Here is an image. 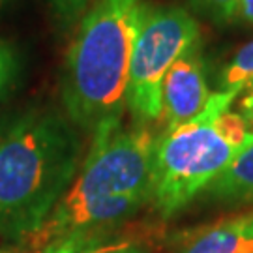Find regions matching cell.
I'll list each match as a JSON object with an SVG mask.
<instances>
[{
  "instance_id": "obj_12",
  "label": "cell",
  "mask_w": 253,
  "mask_h": 253,
  "mask_svg": "<svg viewBox=\"0 0 253 253\" xmlns=\"http://www.w3.org/2000/svg\"><path fill=\"white\" fill-rule=\"evenodd\" d=\"M21 72V60L15 51L6 40H0V101L15 86Z\"/></svg>"
},
{
  "instance_id": "obj_2",
  "label": "cell",
  "mask_w": 253,
  "mask_h": 253,
  "mask_svg": "<svg viewBox=\"0 0 253 253\" xmlns=\"http://www.w3.org/2000/svg\"><path fill=\"white\" fill-rule=\"evenodd\" d=\"M145 0H92L66 53L60 77L64 113L77 129L120 122Z\"/></svg>"
},
{
  "instance_id": "obj_6",
  "label": "cell",
  "mask_w": 253,
  "mask_h": 253,
  "mask_svg": "<svg viewBox=\"0 0 253 253\" xmlns=\"http://www.w3.org/2000/svg\"><path fill=\"white\" fill-rule=\"evenodd\" d=\"M146 203H150L148 195H111L77 201L60 199L43 225L27 242L30 248L38 250L79 229L118 225L120 221L139 212Z\"/></svg>"
},
{
  "instance_id": "obj_4",
  "label": "cell",
  "mask_w": 253,
  "mask_h": 253,
  "mask_svg": "<svg viewBox=\"0 0 253 253\" xmlns=\"http://www.w3.org/2000/svg\"><path fill=\"white\" fill-rule=\"evenodd\" d=\"M199 25L186 9L146 8L127 75L126 107L137 126L160 118L163 79L182 53L199 43Z\"/></svg>"
},
{
  "instance_id": "obj_13",
  "label": "cell",
  "mask_w": 253,
  "mask_h": 253,
  "mask_svg": "<svg viewBox=\"0 0 253 253\" xmlns=\"http://www.w3.org/2000/svg\"><path fill=\"white\" fill-rule=\"evenodd\" d=\"M54 15L64 28H72L83 19L92 0H49Z\"/></svg>"
},
{
  "instance_id": "obj_18",
  "label": "cell",
  "mask_w": 253,
  "mask_h": 253,
  "mask_svg": "<svg viewBox=\"0 0 253 253\" xmlns=\"http://www.w3.org/2000/svg\"><path fill=\"white\" fill-rule=\"evenodd\" d=\"M2 2H6V0H0V4H2Z\"/></svg>"
},
{
  "instance_id": "obj_7",
  "label": "cell",
  "mask_w": 253,
  "mask_h": 253,
  "mask_svg": "<svg viewBox=\"0 0 253 253\" xmlns=\"http://www.w3.org/2000/svg\"><path fill=\"white\" fill-rule=\"evenodd\" d=\"M208 98L205 60L201 56V45L195 43L176 58L163 79L160 120L165 131L182 126L199 115Z\"/></svg>"
},
{
  "instance_id": "obj_14",
  "label": "cell",
  "mask_w": 253,
  "mask_h": 253,
  "mask_svg": "<svg viewBox=\"0 0 253 253\" xmlns=\"http://www.w3.org/2000/svg\"><path fill=\"white\" fill-rule=\"evenodd\" d=\"M191 6L199 13L207 15L216 23H227L235 19L236 2L238 0H190Z\"/></svg>"
},
{
  "instance_id": "obj_5",
  "label": "cell",
  "mask_w": 253,
  "mask_h": 253,
  "mask_svg": "<svg viewBox=\"0 0 253 253\" xmlns=\"http://www.w3.org/2000/svg\"><path fill=\"white\" fill-rule=\"evenodd\" d=\"M156 137L146 126L124 129L109 122L94 131V141L81 171L62 199L111 195H148Z\"/></svg>"
},
{
  "instance_id": "obj_17",
  "label": "cell",
  "mask_w": 253,
  "mask_h": 253,
  "mask_svg": "<svg viewBox=\"0 0 253 253\" xmlns=\"http://www.w3.org/2000/svg\"><path fill=\"white\" fill-rule=\"evenodd\" d=\"M8 120V118H6ZM6 120H0V131H2V127H4V124H6Z\"/></svg>"
},
{
  "instance_id": "obj_1",
  "label": "cell",
  "mask_w": 253,
  "mask_h": 253,
  "mask_svg": "<svg viewBox=\"0 0 253 253\" xmlns=\"http://www.w3.org/2000/svg\"><path fill=\"white\" fill-rule=\"evenodd\" d=\"M83 143L58 111L32 107L0 131V236L27 242L77 176Z\"/></svg>"
},
{
  "instance_id": "obj_8",
  "label": "cell",
  "mask_w": 253,
  "mask_h": 253,
  "mask_svg": "<svg viewBox=\"0 0 253 253\" xmlns=\"http://www.w3.org/2000/svg\"><path fill=\"white\" fill-rule=\"evenodd\" d=\"M178 253H253V214L208 227L182 246Z\"/></svg>"
},
{
  "instance_id": "obj_11",
  "label": "cell",
  "mask_w": 253,
  "mask_h": 253,
  "mask_svg": "<svg viewBox=\"0 0 253 253\" xmlns=\"http://www.w3.org/2000/svg\"><path fill=\"white\" fill-rule=\"evenodd\" d=\"M214 127L219 135L225 139L229 145L236 146L240 150H244L246 146H250L253 143V137L250 135L246 122L240 113H233L231 109L223 111L214 122Z\"/></svg>"
},
{
  "instance_id": "obj_3",
  "label": "cell",
  "mask_w": 253,
  "mask_h": 253,
  "mask_svg": "<svg viewBox=\"0 0 253 253\" xmlns=\"http://www.w3.org/2000/svg\"><path fill=\"white\" fill-rule=\"evenodd\" d=\"M240 86L210 94L199 115L156 139L150 178V203L162 217H171L193 201L242 152L214 127L231 107Z\"/></svg>"
},
{
  "instance_id": "obj_16",
  "label": "cell",
  "mask_w": 253,
  "mask_h": 253,
  "mask_svg": "<svg viewBox=\"0 0 253 253\" xmlns=\"http://www.w3.org/2000/svg\"><path fill=\"white\" fill-rule=\"evenodd\" d=\"M235 17L253 25V0H238L236 2Z\"/></svg>"
},
{
  "instance_id": "obj_9",
  "label": "cell",
  "mask_w": 253,
  "mask_h": 253,
  "mask_svg": "<svg viewBox=\"0 0 253 253\" xmlns=\"http://www.w3.org/2000/svg\"><path fill=\"white\" fill-rule=\"evenodd\" d=\"M207 191L217 201L253 205V143L210 182Z\"/></svg>"
},
{
  "instance_id": "obj_15",
  "label": "cell",
  "mask_w": 253,
  "mask_h": 253,
  "mask_svg": "<svg viewBox=\"0 0 253 253\" xmlns=\"http://www.w3.org/2000/svg\"><path fill=\"white\" fill-rule=\"evenodd\" d=\"M88 253H152V248L148 242L141 238H122L117 236L113 240H109L105 244L94 248Z\"/></svg>"
},
{
  "instance_id": "obj_10",
  "label": "cell",
  "mask_w": 253,
  "mask_h": 253,
  "mask_svg": "<svg viewBox=\"0 0 253 253\" xmlns=\"http://www.w3.org/2000/svg\"><path fill=\"white\" fill-rule=\"evenodd\" d=\"M253 79V42L246 43L238 53L227 62V66L221 70L219 75V86L221 90L240 86Z\"/></svg>"
}]
</instances>
